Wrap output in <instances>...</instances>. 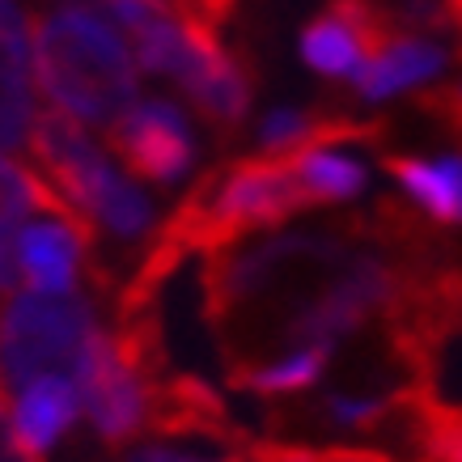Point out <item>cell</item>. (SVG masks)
I'll list each match as a JSON object with an SVG mask.
<instances>
[{"mask_svg": "<svg viewBox=\"0 0 462 462\" xmlns=\"http://www.w3.org/2000/svg\"><path fill=\"white\" fill-rule=\"evenodd\" d=\"M136 60L115 22L89 0H51L34 22V85L51 111L111 127L136 102Z\"/></svg>", "mask_w": 462, "mask_h": 462, "instance_id": "1", "label": "cell"}, {"mask_svg": "<svg viewBox=\"0 0 462 462\" xmlns=\"http://www.w3.org/2000/svg\"><path fill=\"white\" fill-rule=\"evenodd\" d=\"M26 149L34 153L39 179L94 234L115 246H141L157 234V208L149 191L115 166L89 127L47 111L34 119Z\"/></svg>", "mask_w": 462, "mask_h": 462, "instance_id": "2", "label": "cell"}, {"mask_svg": "<svg viewBox=\"0 0 462 462\" xmlns=\"http://www.w3.org/2000/svg\"><path fill=\"white\" fill-rule=\"evenodd\" d=\"M106 331L94 293L39 297L14 293L0 301V394L42 374H64L77 382L81 365Z\"/></svg>", "mask_w": 462, "mask_h": 462, "instance_id": "3", "label": "cell"}, {"mask_svg": "<svg viewBox=\"0 0 462 462\" xmlns=\"http://www.w3.org/2000/svg\"><path fill=\"white\" fill-rule=\"evenodd\" d=\"M17 284L39 297H72L85 281L106 284L94 259V229L69 208H47L30 217L14 238Z\"/></svg>", "mask_w": 462, "mask_h": 462, "instance_id": "4", "label": "cell"}, {"mask_svg": "<svg viewBox=\"0 0 462 462\" xmlns=\"http://www.w3.org/2000/svg\"><path fill=\"white\" fill-rule=\"evenodd\" d=\"M111 153L136 179L153 187H174L196 170V132L187 115L166 98H136L111 124Z\"/></svg>", "mask_w": 462, "mask_h": 462, "instance_id": "5", "label": "cell"}, {"mask_svg": "<svg viewBox=\"0 0 462 462\" xmlns=\"http://www.w3.org/2000/svg\"><path fill=\"white\" fill-rule=\"evenodd\" d=\"M399 34L391 9L374 0H331L306 30H301V60L327 81H344L365 69V60Z\"/></svg>", "mask_w": 462, "mask_h": 462, "instance_id": "6", "label": "cell"}, {"mask_svg": "<svg viewBox=\"0 0 462 462\" xmlns=\"http://www.w3.org/2000/svg\"><path fill=\"white\" fill-rule=\"evenodd\" d=\"M174 81L191 98L217 132H238L251 115V77L238 60L229 56L221 34L199 22H187V47H182Z\"/></svg>", "mask_w": 462, "mask_h": 462, "instance_id": "7", "label": "cell"}, {"mask_svg": "<svg viewBox=\"0 0 462 462\" xmlns=\"http://www.w3.org/2000/svg\"><path fill=\"white\" fill-rule=\"evenodd\" d=\"M34 26L22 0H0V153L26 149L39 102H34Z\"/></svg>", "mask_w": 462, "mask_h": 462, "instance_id": "8", "label": "cell"}, {"mask_svg": "<svg viewBox=\"0 0 462 462\" xmlns=\"http://www.w3.org/2000/svg\"><path fill=\"white\" fill-rule=\"evenodd\" d=\"M9 429H14L17 446L42 458L72 433V424L81 420V394L77 382L64 374H42L30 378L26 386H17L9 394Z\"/></svg>", "mask_w": 462, "mask_h": 462, "instance_id": "9", "label": "cell"}, {"mask_svg": "<svg viewBox=\"0 0 462 462\" xmlns=\"http://www.w3.org/2000/svg\"><path fill=\"white\" fill-rule=\"evenodd\" d=\"M446 64H449V51L441 47V42L399 30L378 56L365 60V69L352 77V85H356V98L382 102V98L403 94V89H416V85L433 81Z\"/></svg>", "mask_w": 462, "mask_h": 462, "instance_id": "10", "label": "cell"}, {"mask_svg": "<svg viewBox=\"0 0 462 462\" xmlns=\"http://www.w3.org/2000/svg\"><path fill=\"white\" fill-rule=\"evenodd\" d=\"M47 208H64L56 191L39 179V170L22 166L14 157L0 153V301L17 293V263H14V238L17 229Z\"/></svg>", "mask_w": 462, "mask_h": 462, "instance_id": "11", "label": "cell"}, {"mask_svg": "<svg viewBox=\"0 0 462 462\" xmlns=\"http://www.w3.org/2000/svg\"><path fill=\"white\" fill-rule=\"evenodd\" d=\"M391 174L437 225L462 221V153L449 157H391Z\"/></svg>", "mask_w": 462, "mask_h": 462, "instance_id": "12", "label": "cell"}, {"mask_svg": "<svg viewBox=\"0 0 462 462\" xmlns=\"http://www.w3.org/2000/svg\"><path fill=\"white\" fill-rule=\"evenodd\" d=\"M289 166H293L297 187L310 199V208L314 204H348L369 187L365 162L336 144H310L301 153H289Z\"/></svg>", "mask_w": 462, "mask_h": 462, "instance_id": "13", "label": "cell"}, {"mask_svg": "<svg viewBox=\"0 0 462 462\" xmlns=\"http://www.w3.org/2000/svg\"><path fill=\"white\" fill-rule=\"evenodd\" d=\"M327 365H331L327 348H289L267 356V361L229 369V382L254 399H293V394H306L319 386Z\"/></svg>", "mask_w": 462, "mask_h": 462, "instance_id": "14", "label": "cell"}, {"mask_svg": "<svg viewBox=\"0 0 462 462\" xmlns=\"http://www.w3.org/2000/svg\"><path fill=\"white\" fill-rule=\"evenodd\" d=\"M199 454L179 437H157V441H141V446L124 449L115 462H196Z\"/></svg>", "mask_w": 462, "mask_h": 462, "instance_id": "15", "label": "cell"}, {"mask_svg": "<svg viewBox=\"0 0 462 462\" xmlns=\"http://www.w3.org/2000/svg\"><path fill=\"white\" fill-rule=\"evenodd\" d=\"M157 5H166L170 14L187 17V22H199V26H208V30H221L225 17L234 14V0H157Z\"/></svg>", "mask_w": 462, "mask_h": 462, "instance_id": "16", "label": "cell"}, {"mask_svg": "<svg viewBox=\"0 0 462 462\" xmlns=\"http://www.w3.org/2000/svg\"><path fill=\"white\" fill-rule=\"evenodd\" d=\"M0 462H39L34 454L17 446L14 429H9V407H5V394H0Z\"/></svg>", "mask_w": 462, "mask_h": 462, "instance_id": "17", "label": "cell"}, {"mask_svg": "<svg viewBox=\"0 0 462 462\" xmlns=\"http://www.w3.org/2000/svg\"><path fill=\"white\" fill-rule=\"evenodd\" d=\"M433 115H441L446 124H458L462 127V85H449V89H441V94H433V98L424 102Z\"/></svg>", "mask_w": 462, "mask_h": 462, "instance_id": "18", "label": "cell"}, {"mask_svg": "<svg viewBox=\"0 0 462 462\" xmlns=\"http://www.w3.org/2000/svg\"><path fill=\"white\" fill-rule=\"evenodd\" d=\"M196 462H246L242 454H234V458H196Z\"/></svg>", "mask_w": 462, "mask_h": 462, "instance_id": "19", "label": "cell"}]
</instances>
